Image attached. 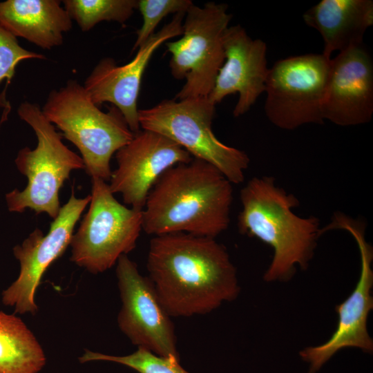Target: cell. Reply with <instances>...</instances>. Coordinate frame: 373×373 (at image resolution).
Returning a JSON list of instances; mask_svg holds the SVG:
<instances>
[{"label": "cell", "instance_id": "cell-1", "mask_svg": "<svg viewBox=\"0 0 373 373\" xmlns=\"http://www.w3.org/2000/svg\"><path fill=\"white\" fill-rule=\"evenodd\" d=\"M146 269L171 316L210 313L240 293L236 268L226 247L215 238L186 233L155 236Z\"/></svg>", "mask_w": 373, "mask_h": 373}, {"label": "cell", "instance_id": "cell-2", "mask_svg": "<svg viewBox=\"0 0 373 373\" xmlns=\"http://www.w3.org/2000/svg\"><path fill=\"white\" fill-rule=\"evenodd\" d=\"M232 185L217 168L200 159L175 165L150 191L142 230L153 236L186 233L216 238L230 223Z\"/></svg>", "mask_w": 373, "mask_h": 373}, {"label": "cell", "instance_id": "cell-3", "mask_svg": "<svg viewBox=\"0 0 373 373\" xmlns=\"http://www.w3.org/2000/svg\"><path fill=\"white\" fill-rule=\"evenodd\" d=\"M240 199L239 232L260 240L274 251L264 280L288 281L297 266L307 269L321 235L319 218L296 216L293 209L298 207V199L277 186L271 176L251 178L240 190Z\"/></svg>", "mask_w": 373, "mask_h": 373}, {"label": "cell", "instance_id": "cell-4", "mask_svg": "<svg viewBox=\"0 0 373 373\" xmlns=\"http://www.w3.org/2000/svg\"><path fill=\"white\" fill-rule=\"evenodd\" d=\"M43 114L79 151L84 170L92 178L110 180L113 155L133 137L119 111H102L75 79L49 93Z\"/></svg>", "mask_w": 373, "mask_h": 373}, {"label": "cell", "instance_id": "cell-5", "mask_svg": "<svg viewBox=\"0 0 373 373\" xmlns=\"http://www.w3.org/2000/svg\"><path fill=\"white\" fill-rule=\"evenodd\" d=\"M17 113L33 129L37 145L34 149L24 147L17 154L15 164L28 184L23 191L16 189L6 194L8 210L22 213L30 209L54 220L61 209V188L73 171L84 169V161L63 143L61 133L37 104L23 102Z\"/></svg>", "mask_w": 373, "mask_h": 373}, {"label": "cell", "instance_id": "cell-6", "mask_svg": "<svg viewBox=\"0 0 373 373\" xmlns=\"http://www.w3.org/2000/svg\"><path fill=\"white\" fill-rule=\"evenodd\" d=\"M216 105L208 97L179 101L164 99L138 111L140 128L160 133L177 143L193 158L217 168L232 184L245 180L250 160L247 154L220 142L211 125Z\"/></svg>", "mask_w": 373, "mask_h": 373}, {"label": "cell", "instance_id": "cell-7", "mask_svg": "<svg viewBox=\"0 0 373 373\" xmlns=\"http://www.w3.org/2000/svg\"><path fill=\"white\" fill-rule=\"evenodd\" d=\"M89 208L70 245V260L89 272H104L136 247L142 210L119 202L106 181L91 178Z\"/></svg>", "mask_w": 373, "mask_h": 373}, {"label": "cell", "instance_id": "cell-8", "mask_svg": "<svg viewBox=\"0 0 373 373\" xmlns=\"http://www.w3.org/2000/svg\"><path fill=\"white\" fill-rule=\"evenodd\" d=\"M182 37L166 43L171 73L185 84L173 99L208 97L225 59L223 36L232 15L225 3L193 4L185 13Z\"/></svg>", "mask_w": 373, "mask_h": 373}, {"label": "cell", "instance_id": "cell-9", "mask_svg": "<svg viewBox=\"0 0 373 373\" xmlns=\"http://www.w3.org/2000/svg\"><path fill=\"white\" fill-rule=\"evenodd\" d=\"M331 59L308 53L280 59L269 69L264 109L270 122L289 131L323 123Z\"/></svg>", "mask_w": 373, "mask_h": 373}, {"label": "cell", "instance_id": "cell-10", "mask_svg": "<svg viewBox=\"0 0 373 373\" xmlns=\"http://www.w3.org/2000/svg\"><path fill=\"white\" fill-rule=\"evenodd\" d=\"M327 228L347 231L354 238L360 252L361 273L355 289L349 297L336 306L338 321L329 339L320 345L308 347L300 352L301 359L309 365L308 373H317L342 349L356 347L369 354L373 351V341L367 329V316L373 308L371 295L373 251L365 238V224L342 213H336Z\"/></svg>", "mask_w": 373, "mask_h": 373}, {"label": "cell", "instance_id": "cell-11", "mask_svg": "<svg viewBox=\"0 0 373 373\" xmlns=\"http://www.w3.org/2000/svg\"><path fill=\"white\" fill-rule=\"evenodd\" d=\"M90 201V195L77 198L73 187L69 200L50 223L48 233L44 235L36 228L21 245L13 248L20 271L17 278L1 294L4 305L14 307L15 313L35 314L38 309L35 293L43 275L70 245L75 226Z\"/></svg>", "mask_w": 373, "mask_h": 373}, {"label": "cell", "instance_id": "cell-12", "mask_svg": "<svg viewBox=\"0 0 373 373\" xmlns=\"http://www.w3.org/2000/svg\"><path fill=\"white\" fill-rule=\"evenodd\" d=\"M122 307L117 316L122 332L137 347L162 356L179 358L174 325L148 277L135 262L122 255L116 267Z\"/></svg>", "mask_w": 373, "mask_h": 373}, {"label": "cell", "instance_id": "cell-13", "mask_svg": "<svg viewBox=\"0 0 373 373\" xmlns=\"http://www.w3.org/2000/svg\"><path fill=\"white\" fill-rule=\"evenodd\" d=\"M185 13L175 14L172 20L140 46L135 57L118 66L111 57L102 59L84 82V88L95 105L110 102L122 115L134 134L141 130L137 99L144 70L155 51L166 41L182 35Z\"/></svg>", "mask_w": 373, "mask_h": 373}, {"label": "cell", "instance_id": "cell-14", "mask_svg": "<svg viewBox=\"0 0 373 373\" xmlns=\"http://www.w3.org/2000/svg\"><path fill=\"white\" fill-rule=\"evenodd\" d=\"M115 153L117 167L112 171L109 188L138 210H143L150 191L166 171L193 158L168 137L143 129Z\"/></svg>", "mask_w": 373, "mask_h": 373}, {"label": "cell", "instance_id": "cell-15", "mask_svg": "<svg viewBox=\"0 0 373 373\" xmlns=\"http://www.w3.org/2000/svg\"><path fill=\"white\" fill-rule=\"evenodd\" d=\"M373 115V62L363 44L331 59L323 119L341 126L369 122Z\"/></svg>", "mask_w": 373, "mask_h": 373}, {"label": "cell", "instance_id": "cell-16", "mask_svg": "<svg viewBox=\"0 0 373 373\" xmlns=\"http://www.w3.org/2000/svg\"><path fill=\"white\" fill-rule=\"evenodd\" d=\"M225 59L208 96L215 105L229 95L238 93L234 117L245 114L265 91L269 73L267 44L253 39L240 25L229 26L223 36Z\"/></svg>", "mask_w": 373, "mask_h": 373}, {"label": "cell", "instance_id": "cell-17", "mask_svg": "<svg viewBox=\"0 0 373 373\" xmlns=\"http://www.w3.org/2000/svg\"><path fill=\"white\" fill-rule=\"evenodd\" d=\"M324 42L323 54L331 58L338 52L363 44L366 30L373 25L372 0H321L303 15Z\"/></svg>", "mask_w": 373, "mask_h": 373}, {"label": "cell", "instance_id": "cell-18", "mask_svg": "<svg viewBox=\"0 0 373 373\" xmlns=\"http://www.w3.org/2000/svg\"><path fill=\"white\" fill-rule=\"evenodd\" d=\"M0 25L15 37L50 50L62 44L72 19L58 0H7L0 2Z\"/></svg>", "mask_w": 373, "mask_h": 373}, {"label": "cell", "instance_id": "cell-19", "mask_svg": "<svg viewBox=\"0 0 373 373\" xmlns=\"http://www.w3.org/2000/svg\"><path fill=\"white\" fill-rule=\"evenodd\" d=\"M45 363L44 350L26 325L0 311V373H37Z\"/></svg>", "mask_w": 373, "mask_h": 373}, {"label": "cell", "instance_id": "cell-20", "mask_svg": "<svg viewBox=\"0 0 373 373\" xmlns=\"http://www.w3.org/2000/svg\"><path fill=\"white\" fill-rule=\"evenodd\" d=\"M65 10L83 32L101 21L126 22L137 9L136 0H64Z\"/></svg>", "mask_w": 373, "mask_h": 373}, {"label": "cell", "instance_id": "cell-21", "mask_svg": "<svg viewBox=\"0 0 373 373\" xmlns=\"http://www.w3.org/2000/svg\"><path fill=\"white\" fill-rule=\"evenodd\" d=\"M79 360L81 363L94 361L115 362L129 367L138 373H189L180 365L179 358L159 356L141 347L126 356L107 355L86 350Z\"/></svg>", "mask_w": 373, "mask_h": 373}, {"label": "cell", "instance_id": "cell-22", "mask_svg": "<svg viewBox=\"0 0 373 373\" xmlns=\"http://www.w3.org/2000/svg\"><path fill=\"white\" fill-rule=\"evenodd\" d=\"M42 54L28 50L19 45L17 37L0 25V84L6 80L4 93L15 76L16 66L26 59H46ZM0 109H3L1 124L8 119L11 110L10 102L0 94Z\"/></svg>", "mask_w": 373, "mask_h": 373}, {"label": "cell", "instance_id": "cell-23", "mask_svg": "<svg viewBox=\"0 0 373 373\" xmlns=\"http://www.w3.org/2000/svg\"><path fill=\"white\" fill-rule=\"evenodd\" d=\"M193 4L191 0H139L137 9L142 16V25L137 31L132 51L144 44L153 34L158 23L169 14L186 13Z\"/></svg>", "mask_w": 373, "mask_h": 373}]
</instances>
